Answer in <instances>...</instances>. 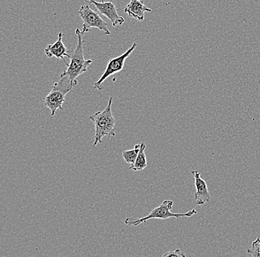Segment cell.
I'll return each instance as SVG.
<instances>
[{
	"label": "cell",
	"mask_w": 260,
	"mask_h": 257,
	"mask_svg": "<svg viewBox=\"0 0 260 257\" xmlns=\"http://www.w3.org/2000/svg\"><path fill=\"white\" fill-rule=\"evenodd\" d=\"M77 35L78 42L76 49L73 51V55L71 58V62L68 65V68L63 71L61 76H67L69 78L71 83L74 87L77 85V77L80 75L87 72L88 67L92 64V60H85L84 56V50H83V43L85 42L83 40V33L80 29L76 30Z\"/></svg>",
	"instance_id": "obj_1"
},
{
	"label": "cell",
	"mask_w": 260,
	"mask_h": 257,
	"mask_svg": "<svg viewBox=\"0 0 260 257\" xmlns=\"http://www.w3.org/2000/svg\"><path fill=\"white\" fill-rule=\"evenodd\" d=\"M113 97L109 100L108 105L103 111H99L95 115H91L89 120L93 122L95 125V136H94L93 146H96L99 143L102 142V139L105 136H108L109 139L115 136V120L112 112Z\"/></svg>",
	"instance_id": "obj_2"
},
{
	"label": "cell",
	"mask_w": 260,
	"mask_h": 257,
	"mask_svg": "<svg viewBox=\"0 0 260 257\" xmlns=\"http://www.w3.org/2000/svg\"><path fill=\"white\" fill-rule=\"evenodd\" d=\"M73 88L74 86L67 76H60V80L53 84L51 91L43 99L44 105L50 109L52 117L55 116L58 109L63 110L65 97Z\"/></svg>",
	"instance_id": "obj_3"
},
{
	"label": "cell",
	"mask_w": 260,
	"mask_h": 257,
	"mask_svg": "<svg viewBox=\"0 0 260 257\" xmlns=\"http://www.w3.org/2000/svg\"><path fill=\"white\" fill-rule=\"evenodd\" d=\"M174 202L172 200H164V202L158 206V207L154 208L149 215L145 216V217L139 218V219H136V218H126L125 219V224L127 225L138 226L139 224L145 223L149 219H170V218H180V217H191L194 216V214H198V211L193 208L190 210L189 211L186 213H172L171 210L173 207Z\"/></svg>",
	"instance_id": "obj_4"
},
{
	"label": "cell",
	"mask_w": 260,
	"mask_h": 257,
	"mask_svg": "<svg viewBox=\"0 0 260 257\" xmlns=\"http://www.w3.org/2000/svg\"><path fill=\"white\" fill-rule=\"evenodd\" d=\"M79 17L83 20V28L81 32L85 34L91 30L92 27L99 28V30L105 32L106 35H110L111 32L109 30L108 24L100 16L93 11L88 5H84L81 6L79 11Z\"/></svg>",
	"instance_id": "obj_5"
},
{
	"label": "cell",
	"mask_w": 260,
	"mask_h": 257,
	"mask_svg": "<svg viewBox=\"0 0 260 257\" xmlns=\"http://www.w3.org/2000/svg\"><path fill=\"white\" fill-rule=\"evenodd\" d=\"M137 47V44L135 42L133 44L131 47L126 50L125 53L123 54L120 55V56H117L115 58H110L109 60L108 64H107V68H106L105 72L103 73L102 76H101L100 79L97 81L96 82L94 83L93 88L95 89H97L99 91L103 90V84L104 82L110 77L112 75L116 74V73L120 72L123 70V67H124L125 61L128 56H130L133 50L136 49Z\"/></svg>",
	"instance_id": "obj_6"
},
{
	"label": "cell",
	"mask_w": 260,
	"mask_h": 257,
	"mask_svg": "<svg viewBox=\"0 0 260 257\" xmlns=\"http://www.w3.org/2000/svg\"><path fill=\"white\" fill-rule=\"evenodd\" d=\"M84 1L85 3H88L89 4L93 5L101 14L108 18L111 21L114 27L121 25L124 23V18L118 15L117 9L113 2H104V3L101 2L99 3L95 0H84Z\"/></svg>",
	"instance_id": "obj_7"
},
{
	"label": "cell",
	"mask_w": 260,
	"mask_h": 257,
	"mask_svg": "<svg viewBox=\"0 0 260 257\" xmlns=\"http://www.w3.org/2000/svg\"><path fill=\"white\" fill-rule=\"evenodd\" d=\"M194 177L195 188L196 192L194 193V199H196L198 206H203L205 203L210 201L211 195L208 190L207 184L201 177V174L198 170H191Z\"/></svg>",
	"instance_id": "obj_8"
},
{
	"label": "cell",
	"mask_w": 260,
	"mask_h": 257,
	"mask_svg": "<svg viewBox=\"0 0 260 257\" xmlns=\"http://www.w3.org/2000/svg\"><path fill=\"white\" fill-rule=\"evenodd\" d=\"M63 36H64V34L62 32H60L58 34L57 41L55 43L51 44V45H48L45 48V53L48 58H55L58 59V60L61 59L64 62L65 65L68 66L69 64L66 63L65 58L71 59V56L68 54L66 46L63 43Z\"/></svg>",
	"instance_id": "obj_9"
},
{
	"label": "cell",
	"mask_w": 260,
	"mask_h": 257,
	"mask_svg": "<svg viewBox=\"0 0 260 257\" xmlns=\"http://www.w3.org/2000/svg\"><path fill=\"white\" fill-rule=\"evenodd\" d=\"M123 11L129 17L135 18L138 21L144 20L146 12H152V9L144 5V0H130L129 4L123 9Z\"/></svg>",
	"instance_id": "obj_10"
},
{
	"label": "cell",
	"mask_w": 260,
	"mask_h": 257,
	"mask_svg": "<svg viewBox=\"0 0 260 257\" xmlns=\"http://www.w3.org/2000/svg\"><path fill=\"white\" fill-rule=\"evenodd\" d=\"M146 145L145 143H141V148H140L139 153L136 162L133 165L130 166V170L134 172H140L144 170L147 167V160H146V156L145 154Z\"/></svg>",
	"instance_id": "obj_11"
},
{
	"label": "cell",
	"mask_w": 260,
	"mask_h": 257,
	"mask_svg": "<svg viewBox=\"0 0 260 257\" xmlns=\"http://www.w3.org/2000/svg\"><path fill=\"white\" fill-rule=\"evenodd\" d=\"M140 148H141V144H137L135 146L134 149L128 150L122 153V157L126 163L131 164V165L135 163L139 153Z\"/></svg>",
	"instance_id": "obj_12"
},
{
	"label": "cell",
	"mask_w": 260,
	"mask_h": 257,
	"mask_svg": "<svg viewBox=\"0 0 260 257\" xmlns=\"http://www.w3.org/2000/svg\"><path fill=\"white\" fill-rule=\"evenodd\" d=\"M247 253L253 257H260V238L258 237L253 241L251 247L247 250Z\"/></svg>",
	"instance_id": "obj_13"
},
{
	"label": "cell",
	"mask_w": 260,
	"mask_h": 257,
	"mask_svg": "<svg viewBox=\"0 0 260 257\" xmlns=\"http://www.w3.org/2000/svg\"><path fill=\"white\" fill-rule=\"evenodd\" d=\"M162 256H177V257H186V254L183 253L180 249H176V250H170V251L164 253Z\"/></svg>",
	"instance_id": "obj_14"
},
{
	"label": "cell",
	"mask_w": 260,
	"mask_h": 257,
	"mask_svg": "<svg viewBox=\"0 0 260 257\" xmlns=\"http://www.w3.org/2000/svg\"><path fill=\"white\" fill-rule=\"evenodd\" d=\"M102 3H104L105 2V0H102Z\"/></svg>",
	"instance_id": "obj_15"
}]
</instances>
